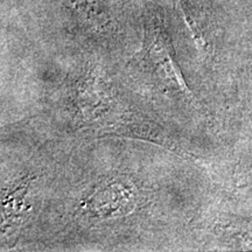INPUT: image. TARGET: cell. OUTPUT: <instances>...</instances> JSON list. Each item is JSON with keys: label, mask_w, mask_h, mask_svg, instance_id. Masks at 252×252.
I'll return each instance as SVG.
<instances>
[{"label": "cell", "mask_w": 252, "mask_h": 252, "mask_svg": "<svg viewBox=\"0 0 252 252\" xmlns=\"http://www.w3.org/2000/svg\"><path fill=\"white\" fill-rule=\"evenodd\" d=\"M144 55L150 67L167 86L188 96V87L176 62L171 37L162 24L156 19L151 20L146 26Z\"/></svg>", "instance_id": "6da1fadb"}]
</instances>
